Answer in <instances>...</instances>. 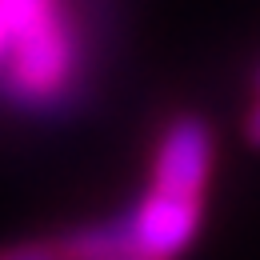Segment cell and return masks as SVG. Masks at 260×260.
<instances>
[{"instance_id":"5b68a950","label":"cell","mask_w":260,"mask_h":260,"mask_svg":"<svg viewBox=\"0 0 260 260\" xmlns=\"http://www.w3.org/2000/svg\"><path fill=\"white\" fill-rule=\"evenodd\" d=\"M8 60V12H4V0H0V68Z\"/></svg>"},{"instance_id":"3957f363","label":"cell","mask_w":260,"mask_h":260,"mask_svg":"<svg viewBox=\"0 0 260 260\" xmlns=\"http://www.w3.org/2000/svg\"><path fill=\"white\" fill-rule=\"evenodd\" d=\"M0 260H64L60 252V240H24V244H12V248H0Z\"/></svg>"},{"instance_id":"6da1fadb","label":"cell","mask_w":260,"mask_h":260,"mask_svg":"<svg viewBox=\"0 0 260 260\" xmlns=\"http://www.w3.org/2000/svg\"><path fill=\"white\" fill-rule=\"evenodd\" d=\"M212 176V132L196 116L164 128L148 184L124 216L56 236L64 260H180L204 220Z\"/></svg>"},{"instance_id":"7a4b0ae2","label":"cell","mask_w":260,"mask_h":260,"mask_svg":"<svg viewBox=\"0 0 260 260\" xmlns=\"http://www.w3.org/2000/svg\"><path fill=\"white\" fill-rule=\"evenodd\" d=\"M8 60L4 92L24 108H52L72 92L80 72V40L64 0H4Z\"/></svg>"},{"instance_id":"277c9868","label":"cell","mask_w":260,"mask_h":260,"mask_svg":"<svg viewBox=\"0 0 260 260\" xmlns=\"http://www.w3.org/2000/svg\"><path fill=\"white\" fill-rule=\"evenodd\" d=\"M244 132H248V144L260 148V76H256V104L248 108V120H244Z\"/></svg>"}]
</instances>
